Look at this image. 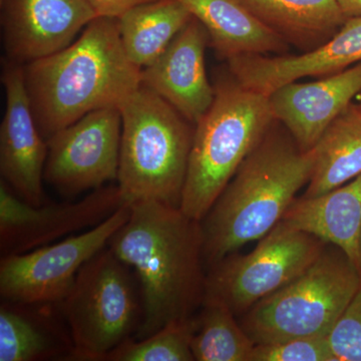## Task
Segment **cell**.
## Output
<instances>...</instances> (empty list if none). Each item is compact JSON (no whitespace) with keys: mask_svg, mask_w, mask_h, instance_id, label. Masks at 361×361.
Instances as JSON below:
<instances>
[{"mask_svg":"<svg viewBox=\"0 0 361 361\" xmlns=\"http://www.w3.org/2000/svg\"><path fill=\"white\" fill-rule=\"evenodd\" d=\"M108 247L135 270L141 283L142 319L135 339L196 314L207 275L201 221L178 207L137 202Z\"/></svg>","mask_w":361,"mask_h":361,"instance_id":"6da1fadb","label":"cell"},{"mask_svg":"<svg viewBox=\"0 0 361 361\" xmlns=\"http://www.w3.org/2000/svg\"><path fill=\"white\" fill-rule=\"evenodd\" d=\"M40 134L49 140L92 111L118 108L142 85V68L123 49L120 20L97 16L75 42L23 66Z\"/></svg>","mask_w":361,"mask_h":361,"instance_id":"7a4b0ae2","label":"cell"},{"mask_svg":"<svg viewBox=\"0 0 361 361\" xmlns=\"http://www.w3.org/2000/svg\"><path fill=\"white\" fill-rule=\"evenodd\" d=\"M314 160L313 149L302 151L276 121L201 221L205 266L260 240L282 221L310 182Z\"/></svg>","mask_w":361,"mask_h":361,"instance_id":"3957f363","label":"cell"},{"mask_svg":"<svg viewBox=\"0 0 361 361\" xmlns=\"http://www.w3.org/2000/svg\"><path fill=\"white\" fill-rule=\"evenodd\" d=\"M275 122L269 96L247 89L232 75L221 78L212 106L195 128L180 210L203 220Z\"/></svg>","mask_w":361,"mask_h":361,"instance_id":"277c9868","label":"cell"},{"mask_svg":"<svg viewBox=\"0 0 361 361\" xmlns=\"http://www.w3.org/2000/svg\"><path fill=\"white\" fill-rule=\"evenodd\" d=\"M118 186L126 204L157 201L180 208L193 144L192 123L142 85L120 106Z\"/></svg>","mask_w":361,"mask_h":361,"instance_id":"5b68a950","label":"cell"},{"mask_svg":"<svg viewBox=\"0 0 361 361\" xmlns=\"http://www.w3.org/2000/svg\"><path fill=\"white\" fill-rule=\"evenodd\" d=\"M361 285L355 263L327 243L304 272L238 318L254 343L327 336Z\"/></svg>","mask_w":361,"mask_h":361,"instance_id":"8992f818","label":"cell"},{"mask_svg":"<svg viewBox=\"0 0 361 361\" xmlns=\"http://www.w3.org/2000/svg\"><path fill=\"white\" fill-rule=\"evenodd\" d=\"M130 269L106 246L78 271L59 303L73 341L71 360H104L137 334L142 310Z\"/></svg>","mask_w":361,"mask_h":361,"instance_id":"52a82bcc","label":"cell"},{"mask_svg":"<svg viewBox=\"0 0 361 361\" xmlns=\"http://www.w3.org/2000/svg\"><path fill=\"white\" fill-rule=\"evenodd\" d=\"M258 241L250 253L230 254L206 275L204 298L219 301L238 318L299 276L327 244L283 220Z\"/></svg>","mask_w":361,"mask_h":361,"instance_id":"ba28073f","label":"cell"},{"mask_svg":"<svg viewBox=\"0 0 361 361\" xmlns=\"http://www.w3.org/2000/svg\"><path fill=\"white\" fill-rule=\"evenodd\" d=\"M130 215L123 204L101 224L77 236L20 254L2 256L0 295L23 304H59L68 293L78 271L108 246Z\"/></svg>","mask_w":361,"mask_h":361,"instance_id":"9c48e42d","label":"cell"},{"mask_svg":"<svg viewBox=\"0 0 361 361\" xmlns=\"http://www.w3.org/2000/svg\"><path fill=\"white\" fill-rule=\"evenodd\" d=\"M122 114L99 109L47 140L44 180L65 195H77L118 180Z\"/></svg>","mask_w":361,"mask_h":361,"instance_id":"30bf717a","label":"cell"},{"mask_svg":"<svg viewBox=\"0 0 361 361\" xmlns=\"http://www.w3.org/2000/svg\"><path fill=\"white\" fill-rule=\"evenodd\" d=\"M126 204L118 186H104L75 203L32 206L0 182V250L25 253L101 224Z\"/></svg>","mask_w":361,"mask_h":361,"instance_id":"8fae6325","label":"cell"},{"mask_svg":"<svg viewBox=\"0 0 361 361\" xmlns=\"http://www.w3.org/2000/svg\"><path fill=\"white\" fill-rule=\"evenodd\" d=\"M1 82L6 111L0 127V174L21 200L44 204V168L47 142L40 134L26 92L23 65L7 59Z\"/></svg>","mask_w":361,"mask_h":361,"instance_id":"7c38bea8","label":"cell"},{"mask_svg":"<svg viewBox=\"0 0 361 361\" xmlns=\"http://www.w3.org/2000/svg\"><path fill=\"white\" fill-rule=\"evenodd\" d=\"M0 4L7 59L20 65L66 49L97 18L87 0H0Z\"/></svg>","mask_w":361,"mask_h":361,"instance_id":"4fadbf2b","label":"cell"},{"mask_svg":"<svg viewBox=\"0 0 361 361\" xmlns=\"http://www.w3.org/2000/svg\"><path fill=\"white\" fill-rule=\"evenodd\" d=\"M230 73L247 87L270 96L280 87L307 77L322 78L361 61V18H348L324 44L301 54H247L228 59Z\"/></svg>","mask_w":361,"mask_h":361,"instance_id":"5bb4252c","label":"cell"},{"mask_svg":"<svg viewBox=\"0 0 361 361\" xmlns=\"http://www.w3.org/2000/svg\"><path fill=\"white\" fill-rule=\"evenodd\" d=\"M209 35L193 18L163 54L142 70V85L163 97L188 122L196 126L212 106L215 85L206 73Z\"/></svg>","mask_w":361,"mask_h":361,"instance_id":"9a60e30c","label":"cell"},{"mask_svg":"<svg viewBox=\"0 0 361 361\" xmlns=\"http://www.w3.org/2000/svg\"><path fill=\"white\" fill-rule=\"evenodd\" d=\"M361 92V61L311 82L280 87L269 96L277 122L304 152L314 148L323 132Z\"/></svg>","mask_w":361,"mask_h":361,"instance_id":"2e32d148","label":"cell"},{"mask_svg":"<svg viewBox=\"0 0 361 361\" xmlns=\"http://www.w3.org/2000/svg\"><path fill=\"white\" fill-rule=\"evenodd\" d=\"M200 21L221 59L285 54L289 44L263 25L240 0H178Z\"/></svg>","mask_w":361,"mask_h":361,"instance_id":"e0dca14e","label":"cell"},{"mask_svg":"<svg viewBox=\"0 0 361 361\" xmlns=\"http://www.w3.org/2000/svg\"><path fill=\"white\" fill-rule=\"evenodd\" d=\"M282 220L339 247L356 265L361 228V174L322 196L296 198Z\"/></svg>","mask_w":361,"mask_h":361,"instance_id":"ac0fdd59","label":"cell"},{"mask_svg":"<svg viewBox=\"0 0 361 361\" xmlns=\"http://www.w3.org/2000/svg\"><path fill=\"white\" fill-rule=\"evenodd\" d=\"M54 305L2 300L0 361L71 360L73 345L71 334L63 332L52 316Z\"/></svg>","mask_w":361,"mask_h":361,"instance_id":"d6986e66","label":"cell"},{"mask_svg":"<svg viewBox=\"0 0 361 361\" xmlns=\"http://www.w3.org/2000/svg\"><path fill=\"white\" fill-rule=\"evenodd\" d=\"M263 25L302 52L331 39L345 18L337 0H240Z\"/></svg>","mask_w":361,"mask_h":361,"instance_id":"ffe728a7","label":"cell"},{"mask_svg":"<svg viewBox=\"0 0 361 361\" xmlns=\"http://www.w3.org/2000/svg\"><path fill=\"white\" fill-rule=\"evenodd\" d=\"M314 167L302 198L322 196L361 174V110L351 103L316 142Z\"/></svg>","mask_w":361,"mask_h":361,"instance_id":"44dd1931","label":"cell"},{"mask_svg":"<svg viewBox=\"0 0 361 361\" xmlns=\"http://www.w3.org/2000/svg\"><path fill=\"white\" fill-rule=\"evenodd\" d=\"M192 18L178 0H154L130 9L118 18L128 58L142 70L151 65Z\"/></svg>","mask_w":361,"mask_h":361,"instance_id":"7402d4cb","label":"cell"},{"mask_svg":"<svg viewBox=\"0 0 361 361\" xmlns=\"http://www.w3.org/2000/svg\"><path fill=\"white\" fill-rule=\"evenodd\" d=\"M191 349L197 361H249L255 343L227 306L204 298L192 318Z\"/></svg>","mask_w":361,"mask_h":361,"instance_id":"603a6c76","label":"cell"},{"mask_svg":"<svg viewBox=\"0 0 361 361\" xmlns=\"http://www.w3.org/2000/svg\"><path fill=\"white\" fill-rule=\"evenodd\" d=\"M193 316L169 323L142 339L129 338L111 351L106 361H194Z\"/></svg>","mask_w":361,"mask_h":361,"instance_id":"cb8c5ba5","label":"cell"},{"mask_svg":"<svg viewBox=\"0 0 361 361\" xmlns=\"http://www.w3.org/2000/svg\"><path fill=\"white\" fill-rule=\"evenodd\" d=\"M249 361H334L326 336L255 344Z\"/></svg>","mask_w":361,"mask_h":361,"instance_id":"d4e9b609","label":"cell"},{"mask_svg":"<svg viewBox=\"0 0 361 361\" xmlns=\"http://www.w3.org/2000/svg\"><path fill=\"white\" fill-rule=\"evenodd\" d=\"M326 338L334 361H361V285Z\"/></svg>","mask_w":361,"mask_h":361,"instance_id":"484cf974","label":"cell"},{"mask_svg":"<svg viewBox=\"0 0 361 361\" xmlns=\"http://www.w3.org/2000/svg\"><path fill=\"white\" fill-rule=\"evenodd\" d=\"M97 16L120 18L126 13L141 4L154 0H87Z\"/></svg>","mask_w":361,"mask_h":361,"instance_id":"4316f807","label":"cell"},{"mask_svg":"<svg viewBox=\"0 0 361 361\" xmlns=\"http://www.w3.org/2000/svg\"><path fill=\"white\" fill-rule=\"evenodd\" d=\"M346 18H361V0H337Z\"/></svg>","mask_w":361,"mask_h":361,"instance_id":"83f0119b","label":"cell"},{"mask_svg":"<svg viewBox=\"0 0 361 361\" xmlns=\"http://www.w3.org/2000/svg\"><path fill=\"white\" fill-rule=\"evenodd\" d=\"M356 266H357L358 272L361 276V228L357 240V263H356Z\"/></svg>","mask_w":361,"mask_h":361,"instance_id":"f1b7e54d","label":"cell"},{"mask_svg":"<svg viewBox=\"0 0 361 361\" xmlns=\"http://www.w3.org/2000/svg\"><path fill=\"white\" fill-rule=\"evenodd\" d=\"M356 99H357V104H358V106H360V109L361 110V92L360 94H358L357 97H356Z\"/></svg>","mask_w":361,"mask_h":361,"instance_id":"f546056e","label":"cell"}]
</instances>
